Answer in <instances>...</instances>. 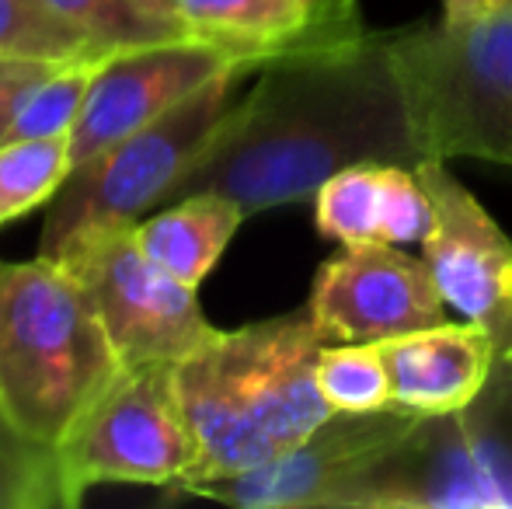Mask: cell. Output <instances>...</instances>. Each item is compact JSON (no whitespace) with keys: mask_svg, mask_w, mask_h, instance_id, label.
<instances>
[{"mask_svg":"<svg viewBox=\"0 0 512 509\" xmlns=\"http://www.w3.org/2000/svg\"><path fill=\"white\" fill-rule=\"evenodd\" d=\"M363 161H425L387 35L373 32L265 63L168 203L216 192L255 217L314 199L335 171Z\"/></svg>","mask_w":512,"mask_h":509,"instance_id":"1","label":"cell"},{"mask_svg":"<svg viewBox=\"0 0 512 509\" xmlns=\"http://www.w3.org/2000/svg\"><path fill=\"white\" fill-rule=\"evenodd\" d=\"M310 311H290L213 335L178 360V394L199 461L171 496L209 478L237 475L293 450L331 415L317 387L324 346Z\"/></svg>","mask_w":512,"mask_h":509,"instance_id":"2","label":"cell"},{"mask_svg":"<svg viewBox=\"0 0 512 509\" xmlns=\"http://www.w3.org/2000/svg\"><path fill=\"white\" fill-rule=\"evenodd\" d=\"M122 370L88 290L53 258L0 262V415L56 450Z\"/></svg>","mask_w":512,"mask_h":509,"instance_id":"3","label":"cell"},{"mask_svg":"<svg viewBox=\"0 0 512 509\" xmlns=\"http://www.w3.org/2000/svg\"><path fill=\"white\" fill-rule=\"evenodd\" d=\"M425 157L512 168V7L387 32Z\"/></svg>","mask_w":512,"mask_h":509,"instance_id":"4","label":"cell"},{"mask_svg":"<svg viewBox=\"0 0 512 509\" xmlns=\"http://www.w3.org/2000/svg\"><path fill=\"white\" fill-rule=\"evenodd\" d=\"M255 63H237L164 112L157 123L122 136L102 154L88 157L70 171L63 189L49 203L39 255L56 258L67 241L91 227L136 224L157 203H168L199 157L230 123L241 102L244 77L258 74Z\"/></svg>","mask_w":512,"mask_h":509,"instance_id":"5","label":"cell"},{"mask_svg":"<svg viewBox=\"0 0 512 509\" xmlns=\"http://www.w3.org/2000/svg\"><path fill=\"white\" fill-rule=\"evenodd\" d=\"M178 363L122 367L77 415L53 450L63 506L98 485H182L199 461V443L178 394Z\"/></svg>","mask_w":512,"mask_h":509,"instance_id":"6","label":"cell"},{"mask_svg":"<svg viewBox=\"0 0 512 509\" xmlns=\"http://www.w3.org/2000/svg\"><path fill=\"white\" fill-rule=\"evenodd\" d=\"M356 509H512V381L502 363L453 415H425L366 478Z\"/></svg>","mask_w":512,"mask_h":509,"instance_id":"7","label":"cell"},{"mask_svg":"<svg viewBox=\"0 0 512 509\" xmlns=\"http://www.w3.org/2000/svg\"><path fill=\"white\" fill-rule=\"evenodd\" d=\"M53 262L81 279L122 367L178 363L213 335L196 290L143 255L136 224L91 227Z\"/></svg>","mask_w":512,"mask_h":509,"instance_id":"8","label":"cell"},{"mask_svg":"<svg viewBox=\"0 0 512 509\" xmlns=\"http://www.w3.org/2000/svg\"><path fill=\"white\" fill-rule=\"evenodd\" d=\"M425 415L408 408L331 412L293 450L237 475L209 478L182 496L241 509H356L366 478L415 433Z\"/></svg>","mask_w":512,"mask_h":509,"instance_id":"9","label":"cell"},{"mask_svg":"<svg viewBox=\"0 0 512 509\" xmlns=\"http://www.w3.org/2000/svg\"><path fill=\"white\" fill-rule=\"evenodd\" d=\"M234 53L196 35L143 46H122L102 56L88 102L70 129V161L84 164L122 136L157 123L164 112L196 95L203 84L237 67ZM258 67V63H255Z\"/></svg>","mask_w":512,"mask_h":509,"instance_id":"10","label":"cell"},{"mask_svg":"<svg viewBox=\"0 0 512 509\" xmlns=\"http://www.w3.org/2000/svg\"><path fill=\"white\" fill-rule=\"evenodd\" d=\"M415 171L432 199V227L422 238L425 265L446 307L485 325L502 349L512 332V238L443 157H425Z\"/></svg>","mask_w":512,"mask_h":509,"instance_id":"11","label":"cell"},{"mask_svg":"<svg viewBox=\"0 0 512 509\" xmlns=\"http://www.w3.org/2000/svg\"><path fill=\"white\" fill-rule=\"evenodd\" d=\"M307 311L328 342H384L450 318L425 258L398 245H342L314 272Z\"/></svg>","mask_w":512,"mask_h":509,"instance_id":"12","label":"cell"},{"mask_svg":"<svg viewBox=\"0 0 512 509\" xmlns=\"http://www.w3.org/2000/svg\"><path fill=\"white\" fill-rule=\"evenodd\" d=\"M189 35L216 42L237 60L265 67L300 49L363 39L359 0H175Z\"/></svg>","mask_w":512,"mask_h":509,"instance_id":"13","label":"cell"},{"mask_svg":"<svg viewBox=\"0 0 512 509\" xmlns=\"http://www.w3.org/2000/svg\"><path fill=\"white\" fill-rule=\"evenodd\" d=\"M394 384V405L418 415L464 412L488 387L499 363L492 332L474 321H439L380 342Z\"/></svg>","mask_w":512,"mask_h":509,"instance_id":"14","label":"cell"},{"mask_svg":"<svg viewBox=\"0 0 512 509\" xmlns=\"http://www.w3.org/2000/svg\"><path fill=\"white\" fill-rule=\"evenodd\" d=\"M314 224L338 245H415L432 227V199L408 164L363 161L314 192Z\"/></svg>","mask_w":512,"mask_h":509,"instance_id":"15","label":"cell"},{"mask_svg":"<svg viewBox=\"0 0 512 509\" xmlns=\"http://www.w3.org/2000/svg\"><path fill=\"white\" fill-rule=\"evenodd\" d=\"M244 217L248 213L234 199L196 192V196L168 203L150 220H136V241L150 262L161 265L178 283L199 290L234 241Z\"/></svg>","mask_w":512,"mask_h":509,"instance_id":"16","label":"cell"},{"mask_svg":"<svg viewBox=\"0 0 512 509\" xmlns=\"http://www.w3.org/2000/svg\"><path fill=\"white\" fill-rule=\"evenodd\" d=\"M95 46L122 49L189 35L175 0H46Z\"/></svg>","mask_w":512,"mask_h":509,"instance_id":"17","label":"cell"},{"mask_svg":"<svg viewBox=\"0 0 512 509\" xmlns=\"http://www.w3.org/2000/svg\"><path fill=\"white\" fill-rule=\"evenodd\" d=\"M70 171V136L0 143V227L53 203Z\"/></svg>","mask_w":512,"mask_h":509,"instance_id":"18","label":"cell"},{"mask_svg":"<svg viewBox=\"0 0 512 509\" xmlns=\"http://www.w3.org/2000/svg\"><path fill=\"white\" fill-rule=\"evenodd\" d=\"M317 387L331 412L398 408L380 342H324L317 353Z\"/></svg>","mask_w":512,"mask_h":509,"instance_id":"19","label":"cell"},{"mask_svg":"<svg viewBox=\"0 0 512 509\" xmlns=\"http://www.w3.org/2000/svg\"><path fill=\"white\" fill-rule=\"evenodd\" d=\"M0 56L74 63L105 56V49L60 18L46 0H0Z\"/></svg>","mask_w":512,"mask_h":509,"instance_id":"20","label":"cell"},{"mask_svg":"<svg viewBox=\"0 0 512 509\" xmlns=\"http://www.w3.org/2000/svg\"><path fill=\"white\" fill-rule=\"evenodd\" d=\"M102 56H88V60L60 63L53 67L25 98H21L18 112H14L11 126H7L4 140H35V136H70L77 116H81L84 102H88L91 81L98 74Z\"/></svg>","mask_w":512,"mask_h":509,"instance_id":"21","label":"cell"},{"mask_svg":"<svg viewBox=\"0 0 512 509\" xmlns=\"http://www.w3.org/2000/svg\"><path fill=\"white\" fill-rule=\"evenodd\" d=\"M63 506L53 450L35 447L0 415V509Z\"/></svg>","mask_w":512,"mask_h":509,"instance_id":"22","label":"cell"},{"mask_svg":"<svg viewBox=\"0 0 512 509\" xmlns=\"http://www.w3.org/2000/svg\"><path fill=\"white\" fill-rule=\"evenodd\" d=\"M53 67H60V63L21 60V56H0V143H4L7 126H11L21 98H25L28 91H32Z\"/></svg>","mask_w":512,"mask_h":509,"instance_id":"23","label":"cell"},{"mask_svg":"<svg viewBox=\"0 0 512 509\" xmlns=\"http://www.w3.org/2000/svg\"><path fill=\"white\" fill-rule=\"evenodd\" d=\"M443 18L450 21H467V18H478V14L492 11L495 0H443Z\"/></svg>","mask_w":512,"mask_h":509,"instance_id":"24","label":"cell"},{"mask_svg":"<svg viewBox=\"0 0 512 509\" xmlns=\"http://www.w3.org/2000/svg\"><path fill=\"white\" fill-rule=\"evenodd\" d=\"M499 363L506 367V374H509V381H512V332H509V339L502 342V349H499Z\"/></svg>","mask_w":512,"mask_h":509,"instance_id":"25","label":"cell"},{"mask_svg":"<svg viewBox=\"0 0 512 509\" xmlns=\"http://www.w3.org/2000/svg\"><path fill=\"white\" fill-rule=\"evenodd\" d=\"M495 7H512V0H495Z\"/></svg>","mask_w":512,"mask_h":509,"instance_id":"26","label":"cell"}]
</instances>
